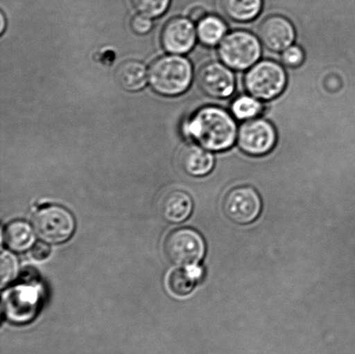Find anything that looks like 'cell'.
Masks as SVG:
<instances>
[{
	"mask_svg": "<svg viewBox=\"0 0 355 354\" xmlns=\"http://www.w3.org/2000/svg\"><path fill=\"white\" fill-rule=\"evenodd\" d=\"M184 133L207 150H227L235 143L238 131L231 114L218 107H205L194 114Z\"/></svg>",
	"mask_w": 355,
	"mask_h": 354,
	"instance_id": "obj_1",
	"label": "cell"
},
{
	"mask_svg": "<svg viewBox=\"0 0 355 354\" xmlns=\"http://www.w3.org/2000/svg\"><path fill=\"white\" fill-rule=\"evenodd\" d=\"M262 103L255 97L242 96L232 103L233 114L239 120H252L263 112Z\"/></svg>",
	"mask_w": 355,
	"mask_h": 354,
	"instance_id": "obj_20",
	"label": "cell"
},
{
	"mask_svg": "<svg viewBox=\"0 0 355 354\" xmlns=\"http://www.w3.org/2000/svg\"><path fill=\"white\" fill-rule=\"evenodd\" d=\"M227 31V26L217 16H207L198 22V36L202 44L214 46L223 39Z\"/></svg>",
	"mask_w": 355,
	"mask_h": 354,
	"instance_id": "obj_19",
	"label": "cell"
},
{
	"mask_svg": "<svg viewBox=\"0 0 355 354\" xmlns=\"http://www.w3.org/2000/svg\"><path fill=\"white\" fill-rule=\"evenodd\" d=\"M180 164L188 175L202 177L208 175L214 168V158L207 149L191 145L181 152Z\"/></svg>",
	"mask_w": 355,
	"mask_h": 354,
	"instance_id": "obj_13",
	"label": "cell"
},
{
	"mask_svg": "<svg viewBox=\"0 0 355 354\" xmlns=\"http://www.w3.org/2000/svg\"><path fill=\"white\" fill-rule=\"evenodd\" d=\"M193 209L189 194L176 190L169 193L162 204V214L169 223L180 224L190 217Z\"/></svg>",
	"mask_w": 355,
	"mask_h": 354,
	"instance_id": "obj_14",
	"label": "cell"
},
{
	"mask_svg": "<svg viewBox=\"0 0 355 354\" xmlns=\"http://www.w3.org/2000/svg\"><path fill=\"white\" fill-rule=\"evenodd\" d=\"M276 142L277 132L273 125L266 120H249L239 128L238 143L247 154H266L272 150Z\"/></svg>",
	"mask_w": 355,
	"mask_h": 354,
	"instance_id": "obj_8",
	"label": "cell"
},
{
	"mask_svg": "<svg viewBox=\"0 0 355 354\" xmlns=\"http://www.w3.org/2000/svg\"><path fill=\"white\" fill-rule=\"evenodd\" d=\"M225 217L236 224H249L259 218L262 211V200L252 186L234 187L223 200Z\"/></svg>",
	"mask_w": 355,
	"mask_h": 354,
	"instance_id": "obj_7",
	"label": "cell"
},
{
	"mask_svg": "<svg viewBox=\"0 0 355 354\" xmlns=\"http://www.w3.org/2000/svg\"><path fill=\"white\" fill-rule=\"evenodd\" d=\"M259 37L264 46L275 52L284 51L291 46L295 37L294 26L282 16H270L261 23Z\"/></svg>",
	"mask_w": 355,
	"mask_h": 354,
	"instance_id": "obj_11",
	"label": "cell"
},
{
	"mask_svg": "<svg viewBox=\"0 0 355 354\" xmlns=\"http://www.w3.org/2000/svg\"><path fill=\"white\" fill-rule=\"evenodd\" d=\"M148 76L156 92L163 96H177L189 88L193 69L186 58L168 55L153 62Z\"/></svg>",
	"mask_w": 355,
	"mask_h": 354,
	"instance_id": "obj_2",
	"label": "cell"
},
{
	"mask_svg": "<svg viewBox=\"0 0 355 354\" xmlns=\"http://www.w3.org/2000/svg\"><path fill=\"white\" fill-rule=\"evenodd\" d=\"M50 254V246L44 242H37L36 245H34L33 251H31V256L37 261H43V260L48 258Z\"/></svg>",
	"mask_w": 355,
	"mask_h": 354,
	"instance_id": "obj_25",
	"label": "cell"
},
{
	"mask_svg": "<svg viewBox=\"0 0 355 354\" xmlns=\"http://www.w3.org/2000/svg\"><path fill=\"white\" fill-rule=\"evenodd\" d=\"M3 242L10 251L23 252L34 244L35 236L31 225L22 220L7 224L3 234Z\"/></svg>",
	"mask_w": 355,
	"mask_h": 354,
	"instance_id": "obj_15",
	"label": "cell"
},
{
	"mask_svg": "<svg viewBox=\"0 0 355 354\" xmlns=\"http://www.w3.org/2000/svg\"><path fill=\"white\" fill-rule=\"evenodd\" d=\"M201 269L196 266L173 270L168 276V287L176 297H187L193 290L200 278Z\"/></svg>",
	"mask_w": 355,
	"mask_h": 354,
	"instance_id": "obj_18",
	"label": "cell"
},
{
	"mask_svg": "<svg viewBox=\"0 0 355 354\" xmlns=\"http://www.w3.org/2000/svg\"><path fill=\"white\" fill-rule=\"evenodd\" d=\"M286 73L279 64L262 61L254 65L245 76V88L257 99L269 100L284 91Z\"/></svg>",
	"mask_w": 355,
	"mask_h": 354,
	"instance_id": "obj_4",
	"label": "cell"
},
{
	"mask_svg": "<svg viewBox=\"0 0 355 354\" xmlns=\"http://www.w3.org/2000/svg\"><path fill=\"white\" fill-rule=\"evenodd\" d=\"M3 29H5V17H3V14H1V27H0L1 33H3Z\"/></svg>",
	"mask_w": 355,
	"mask_h": 354,
	"instance_id": "obj_27",
	"label": "cell"
},
{
	"mask_svg": "<svg viewBox=\"0 0 355 354\" xmlns=\"http://www.w3.org/2000/svg\"><path fill=\"white\" fill-rule=\"evenodd\" d=\"M152 21L148 17L137 15L133 17L131 21V28L135 33L144 35L152 29Z\"/></svg>",
	"mask_w": 355,
	"mask_h": 354,
	"instance_id": "obj_24",
	"label": "cell"
},
{
	"mask_svg": "<svg viewBox=\"0 0 355 354\" xmlns=\"http://www.w3.org/2000/svg\"><path fill=\"white\" fill-rule=\"evenodd\" d=\"M3 312L13 324H27L35 317L38 308L37 291L31 286H19L3 297Z\"/></svg>",
	"mask_w": 355,
	"mask_h": 354,
	"instance_id": "obj_9",
	"label": "cell"
},
{
	"mask_svg": "<svg viewBox=\"0 0 355 354\" xmlns=\"http://www.w3.org/2000/svg\"><path fill=\"white\" fill-rule=\"evenodd\" d=\"M33 227L38 237L49 244H62L68 241L74 233V217L65 208L50 206L38 211L33 220Z\"/></svg>",
	"mask_w": 355,
	"mask_h": 354,
	"instance_id": "obj_5",
	"label": "cell"
},
{
	"mask_svg": "<svg viewBox=\"0 0 355 354\" xmlns=\"http://www.w3.org/2000/svg\"><path fill=\"white\" fill-rule=\"evenodd\" d=\"M165 252L170 261L178 266H196L205 254V242L193 229H178L166 238Z\"/></svg>",
	"mask_w": 355,
	"mask_h": 354,
	"instance_id": "obj_6",
	"label": "cell"
},
{
	"mask_svg": "<svg viewBox=\"0 0 355 354\" xmlns=\"http://www.w3.org/2000/svg\"><path fill=\"white\" fill-rule=\"evenodd\" d=\"M283 61L288 67H298L304 61V52L300 47H288L284 51Z\"/></svg>",
	"mask_w": 355,
	"mask_h": 354,
	"instance_id": "obj_23",
	"label": "cell"
},
{
	"mask_svg": "<svg viewBox=\"0 0 355 354\" xmlns=\"http://www.w3.org/2000/svg\"><path fill=\"white\" fill-rule=\"evenodd\" d=\"M261 45L253 34L245 30L230 33L220 42L218 55L226 66L243 71L255 64L261 55Z\"/></svg>",
	"mask_w": 355,
	"mask_h": 354,
	"instance_id": "obj_3",
	"label": "cell"
},
{
	"mask_svg": "<svg viewBox=\"0 0 355 354\" xmlns=\"http://www.w3.org/2000/svg\"><path fill=\"white\" fill-rule=\"evenodd\" d=\"M116 78L118 83L128 91H138L147 82V69L140 62L127 61L117 69Z\"/></svg>",
	"mask_w": 355,
	"mask_h": 354,
	"instance_id": "obj_16",
	"label": "cell"
},
{
	"mask_svg": "<svg viewBox=\"0 0 355 354\" xmlns=\"http://www.w3.org/2000/svg\"><path fill=\"white\" fill-rule=\"evenodd\" d=\"M195 41L196 31L193 24L183 17L170 20L162 30V45L170 53H187L194 46Z\"/></svg>",
	"mask_w": 355,
	"mask_h": 354,
	"instance_id": "obj_12",
	"label": "cell"
},
{
	"mask_svg": "<svg viewBox=\"0 0 355 354\" xmlns=\"http://www.w3.org/2000/svg\"><path fill=\"white\" fill-rule=\"evenodd\" d=\"M0 285L2 289L16 279L19 272V262L16 256L9 251H3L0 256Z\"/></svg>",
	"mask_w": 355,
	"mask_h": 354,
	"instance_id": "obj_21",
	"label": "cell"
},
{
	"mask_svg": "<svg viewBox=\"0 0 355 354\" xmlns=\"http://www.w3.org/2000/svg\"><path fill=\"white\" fill-rule=\"evenodd\" d=\"M263 0H221L223 12L238 22L256 19L262 10Z\"/></svg>",
	"mask_w": 355,
	"mask_h": 354,
	"instance_id": "obj_17",
	"label": "cell"
},
{
	"mask_svg": "<svg viewBox=\"0 0 355 354\" xmlns=\"http://www.w3.org/2000/svg\"><path fill=\"white\" fill-rule=\"evenodd\" d=\"M202 91L211 98H226L235 89V76L229 67L220 62H208L202 66L198 74Z\"/></svg>",
	"mask_w": 355,
	"mask_h": 354,
	"instance_id": "obj_10",
	"label": "cell"
},
{
	"mask_svg": "<svg viewBox=\"0 0 355 354\" xmlns=\"http://www.w3.org/2000/svg\"><path fill=\"white\" fill-rule=\"evenodd\" d=\"M207 17V12L201 6L194 7L191 10L189 17L193 22H200L204 17Z\"/></svg>",
	"mask_w": 355,
	"mask_h": 354,
	"instance_id": "obj_26",
	"label": "cell"
},
{
	"mask_svg": "<svg viewBox=\"0 0 355 354\" xmlns=\"http://www.w3.org/2000/svg\"><path fill=\"white\" fill-rule=\"evenodd\" d=\"M170 0H132L135 9L141 15L155 17L162 15L168 9Z\"/></svg>",
	"mask_w": 355,
	"mask_h": 354,
	"instance_id": "obj_22",
	"label": "cell"
}]
</instances>
